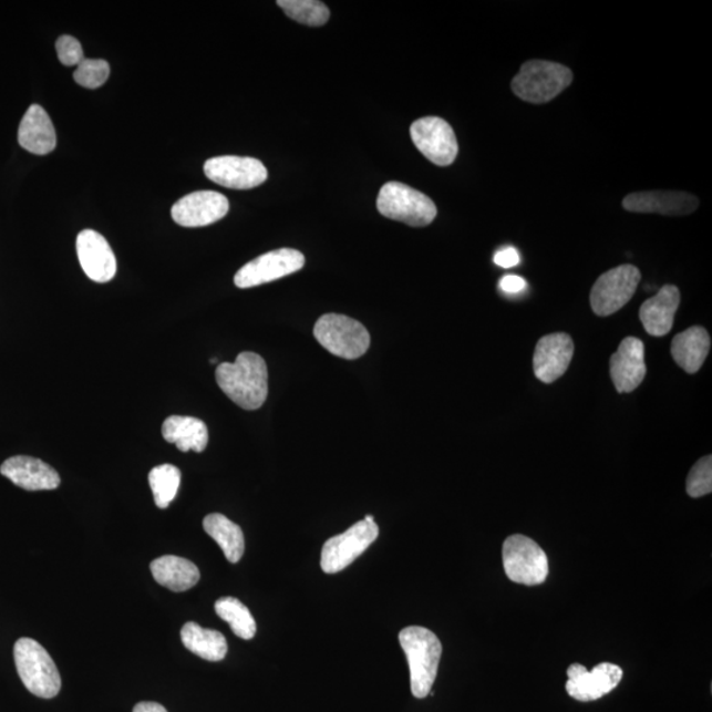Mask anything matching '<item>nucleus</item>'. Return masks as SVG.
<instances>
[{
    "label": "nucleus",
    "mask_w": 712,
    "mask_h": 712,
    "mask_svg": "<svg viewBox=\"0 0 712 712\" xmlns=\"http://www.w3.org/2000/svg\"><path fill=\"white\" fill-rule=\"evenodd\" d=\"M219 389L246 411H257L268 396V369L255 352H240L234 363H220L216 371Z\"/></svg>",
    "instance_id": "nucleus-1"
},
{
    "label": "nucleus",
    "mask_w": 712,
    "mask_h": 712,
    "mask_svg": "<svg viewBox=\"0 0 712 712\" xmlns=\"http://www.w3.org/2000/svg\"><path fill=\"white\" fill-rule=\"evenodd\" d=\"M399 641L410 665L412 694L424 700L432 693L437 679L441 641L431 629L417 626L404 628L399 634Z\"/></svg>",
    "instance_id": "nucleus-2"
},
{
    "label": "nucleus",
    "mask_w": 712,
    "mask_h": 712,
    "mask_svg": "<svg viewBox=\"0 0 712 712\" xmlns=\"http://www.w3.org/2000/svg\"><path fill=\"white\" fill-rule=\"evenodd\" d=\"M572 72L558 62L530 60L524 62L510 89L524 102L543 105L556 99L572 84Z\"/></svg>",
    "instance_id": "nucleus-3"
},
{
    "label": "nucleus",
    "mask_w": 712,
    "mask_h": 712,
    "mask_svg": "<svg viewBox=\"0 0 712 712\" xmlns=\"http://www.w3.org/2000/svg\"><path fill=\"white\" fill-rule=\"evenodd\" d=\"M13 659L20 680L33 695L51 700L61 690V677L45 648L29 638L19 639L13 647Z\"/></svg>",
    "instance_id": "nucleus-4"
},
{
    "label": "nucleus",
    "mask_w": 712,
    "mask_h": 712,
    "mask_svg": "<svg viewBox=\"0 0 712 712\" xmlns=\"http://www.w3.org/2000/svg\"><path fill=\"white\" fill-rule=\"evenodd\" d=\"M378 210L385 218L412 227H425L437 217V206L424 193L401 183H386L380 189Z\"/></svg>",
    "instance_id": "nucleus-5"
},
{
    "label": "nucleus",
    "mask_w": 712,
    "mask_h": 712,
    "mask_svg": "<svg viewBox=\"0 0 712 712\" xmlns=\"http://www.w3.org/2000/svg\"><path fill=\"white\" fill-rule=\"evenodd\" d=\"M314 338L330 354L349 359L361 358L370 349L371 337L361 322L342 314H324L317 321Z\"/></svg>",
    "instance_id": "nucleus-6"
},
{
    "label": "nucleus",
    "mask_w": 712,
    "mask_h": 712,
    "mask_svg": "<svg viewBox=\"0 0 712 712\" xmlns=\"http://www.w3.org/2000/svg\"><path fill=\"white\" fill-rule=\"evenodd\" d=\"M503 566L515 584L543 585L549 576V559L536 541L523 535H513L503 544Z\"/></svg>",
    "instance_id": "nucleus-7"
},
{
    "label": "nucleus",
    "mask_w": 712,
    "mask_h": 712,
    "mask_svg": "<svg viewBox=\"0 0 712 712\" xmlns=\"http://www.w3.org/2000/svg\"><path fill=\"white\" fill-rule=\"evenodd\" d=\"M640 281L639 268L632 265L619 266L601 275L590 293L594 313L608 317L619 312L631 301Z\"/></svg>",
    "instance_id": "nucleus-8"
},
{
    "label": "nucleus",
    "mask_w": 712,
    "mask_h": 712,
    "mask_svg": "<svg viewBox=\"0 0 712 712\" xmlns=\"http://www.w3.org/2000/svg\"><path fill=\"white\" fill-rule=\"evenodd\" d=\"M379 527L375 522H358L341 535L329 538L321 553V568L327 574H336L349 568L358 557L375 543Z\"/></svg>",
    "instance_id": "nucleus-9"
},
{
    "label": "nucleus",
    "mask_w": 712,
    "mask_h": 712,
    "mask_svg": "<svg viewBox=\"0 0 712 712\" xmlns=\"http://www.w3.org/2000/svg\"><path fill=\"white\" fill-rule=\"evenodd\" d=\"M411 136L421 154L438 167H448L458 156V141L454 130L438 116L421 117L414 122Z\"/></svg>",
    "instance_id": "nucleus-10"
},
{
    "label": "nucleus",
    "mask_w": 712,
    "mask_h": 712,
    "mask_svg": "<svg viewBox=\"0 0 712 712\" xmlns=\"http://www.w3.org/2000/svg\"><path fill=\"white\" fill-rule=\"evenodd\" d=\"M306 266V257L293 248H280L247 262L235 275V286L241 289L259 287L288 275L299 272Z\"/></svg>",
    "instance_id": "nucleus-11"
},
{
    "label": "nucleus",
    "mask_w": 712,
    "mask_h": 712,
    "mask_svg": "<svg viewBox=\"0 0 712 712\" xmlns=\"http://www.w3.org/2000/svg\"><path fill=\"white\" fill-rule=\"evenodd\" d=\"M205 175L225 188L247 190L266 183L268 172L254 157L218 156L205 163Z\"/></svg>",
    "instance_id": "nucleus-12"
},
{
    "label": "nucleus",
    "mask_w": 712,
    "mask_h": 712,
    "mask_svg": "<svg viewBox=\"0 0 712 712\" xmlns=\"http://www.w3.org/2000/svg\"><path fill=\"white\" fill-rule=\"evenodd\" d=\"M568 679L566 691L574 700L592 702L618 688L623 679V669L611 662H601L590 672L580 663H572L568 669Z\"/></svg>",
    "instance_id": "nucleus-13"
},
{
    "label": "nucleus",
    "mask_w": 712,
    "mask_h": 712,
    "mask_svg": "<svg viewBox=\"0 0 712 712\" xmlns=\"http://www.w3.org/2000/svg\"><path fill=\"white\" fill-rule=\"evenodd\" d=\"M228 209L230 204L224 195L200 190L177 200L172 207V218L183 227H204L218 223Z\"/></svg>",
    "instance_id": "nucleus-14"
},
{
    "label": "nucleus",
    "mask_w": 712,
    "mask_h": 712,
    "mask_svg": "<svg viewBox=\"0 0 712 712\" xmlns=\"http://www.w3.org/2000/svg\"><path fill=\"white\" fill-rule=\"evenodd\" d=\"M627 211L661 214L667 217H683L700 207V199L687 192L651 190L631 193L623 199Z\"/></svg>",
    "instance_id": "nucleus-15"
},
{
    "label": "nucleus",
    "mask_w": 712,
    "mask_h": 712,
    "mask_svg": "<svg viewBox=\"0 0 712 712\" xmlns=\"http://www.w3.org/2000/svg\"><path fill=\"white\" fill-rule=\"evenodd\" d=\"M611 379L619 393L638 390L647 375L646 348L639 338L627 337L611 357Z\"/></svg>",
    "instance_id": "nucleus-16"
},
{
    "label": "nucleus",
    "mask_w": 712,
    "mask_h": 712,
    "mask_svg": "<svg viewBox=\"0 0 712 712\" xmlns=\"http://www.w3.org/2000/svg\"><path fill=\"white\" fill-rule=\"evenodd\" d=\"M574 354L571 337L566 333L545 336L537 342L534 355V370L538 380L545 384L556 382L568 371Z\"/></svg>",
    "instance_id": "nucleus-17"
},
{
    "label": "nucleus",
    "mask_w": 712,
    "mask_h": 712,
    "mask_svg": "<svg viewBox=\"0 0 712 712\" xmlns=\"http://www.w3.org/2000/svg\"><path fill=\"white\" fill-rule=\"evenodd\" d=\"M78 255L90 280L109 282L116 274V258L109 241L100 233L84 230L78 237Z\"/></svg>",
    "instance_id": "nucleus-18"
},
{
    "label": "nucleus",
    "mask_w": 712,
    "mask_h": 712,
    "mask_svg": "<svg viewBox=\"0 0 712 712\" xmlns=\"http://www.w3.org/2000/svg\"><path fill=\"white\" fill-rule=\"evenodd\" d=\"M0 473L13 485L27 491L56 489L61 483L56 469L27 455H17L4 461Z\"/></svg>",
    "instance_id": "nucleus-19"
},
{
    "label": "nucleus",
    "mask_w": 712,
    "mask_h": 712,
    "mask_svg": "<svg viewBox=\"0 0 712 712\" xmlns=\"http://www.w3.org/2000/svg\"><path fill=\"white\" fill-rule=\"evenodd\" d=\"M19 144L33 155H48L56 148L58 137L50 115L40 105L27 110L18 133Z\"/></svg>",
    "instance_id": "nucleus-20"
},
{
    "label": "nucleus",
    "mask_w": 712,
    "mask_h": 712,
    "mask_svg": "<svg viewBox=\"0 0 712 712\" xmlns=\"http://www.w3.org/2000/svg\"><path fill=\"white\" fill-rule=\"evenodd\" d=\"M681 302L680 289L675 286H665L660 292L642 303L640 320L647 333L652 337L669 334L674 323L677 309Z\"/></svg>",
    "instance_id": "nucleus-21"
},
{
    "label": "nucleus",
    "mask_w": 712,
    "mask_h": 712,
    "mask_svg": "<svg viewBox=\"0 0 712 712\" xmlns=\"http://www.w3.org/2000/svg\"><path fill=\"white\" fill-rule=\"evenodd\" d=\"M711 348L708 330L693 327L677 334L672 342L674 362L688 373H696L706 361Z\"/></svg>",
    "instance_id": "nucleus-22"
},
{
    "label": "nucleus",
    "mask_w": 712,
    "mask_h": 712,
    "mask_svg": "<svg viewBox=\"0 0 712 712\" xmlns=\"http://www.w3.org/2000/svg\"><path fill=\"white\" fill-rule=\"evenodd\" d=\"M152 576L158 585L171 591L184 592L198 584L199 570L189 559L177 556H164L151 564Z\"/></svg>",
    "instance_id": "nucleus-23"
},
{
    "label": "nucleus",
    "mask_w": 712,
    "mask_h": 712,
    "mask_svg": "<svg viewBox=\"0 0 712 712\" xmlns=\"http://www.w3.org/2000/svg\"><path fill=\"white\" fill-rule=\"evenodd\" d=\"M163 437L184 453H203L209 444V431L204 421L196 417H168L163 424Z\"/></svg>",
    "instance_id": "nucleus-24"
},
{
    "label": "nucleus",
    "mask_w": 712,
    "mask_h": 712,
    "mask_svg": "<svg viewBox=\"0 0 712 712\" xmlns=\"http://www.w3.org/2000/svg\"><path fill=\"white\" fill-rule=\"evenodd\" d=\"M204 529L223 549L228 563L237 564L245 555V535L239 525L220 514L204 518Z\"/></svg>",
    "instance_id": "nucleus-25"
},
{
    "label": "nucleus",
    "mask_w": 712,
    "mask_h": 712,
    "mask_svg": "<svg viewBox=\"0 0 712 712\" xmlns=\"http://www.w3.org/2000/svg\"><path fill=\"white\" fill-rule=\"evenodd\" d=\"M182 640L188 651L206 661H223L227 654V641L223 633L203 628L193 621L183 627Z\"/></svg>",
    "instance_id": "nucleus-26"
},
{
    "label": "nucleus",
    "mask_w": 712,
    "mask_h": 712,
    "mask_svg": "<svg viewBox=\"0 0 712 712\" xmlns=\"http://www.w3.org/2000/svg\"><path fill=\"white\" fill-rule=\"evenodd\" d=\"M216 612L238 638L251 640L257 634V621L251 611L237 598L226 597L217 600Z\"/></svg>",
    "instance_id": "nucleus-27"
},
{
    "label": "nucleus",
    "mask_w": 712,
    "mask_h": 712,
    "mask_svg": "<svg viewBox=\"0 0 712 712\" xmlns=\"http://www.w3.org/2000/svg\"><path fill=\"white\" fill-rule=\"evenodd\" d=\"M148 481L156 506L165 509L175 501L182 483V472L173 465L157 466L151 469Z\"/></svg>",
    "instance_id": "nucleus-28"
},
{
    "label": "nucleus",
    "mask_w": 712,
    "mask_h": 712,
    "mask_svg": "<svg viewBox=\"0 0 712 712\" xmlns=\"http://www.w3.org/2000/svg\"><path fill=\"white\" fill-rule=\"evenodd\" d=\"M278 6L290 19L301 24L320 27L330 19L328 6L318 0H279Z\"/></svg>",
    "instance_id": "nucleus-29"
},
{
    "label": "nucleus",
    "mask_w": 712,
    "mask_h": 712,
    "mask_svg": "<svg viewBox=\"0 0 712 712\" xmlns=\"http://www.w3.org/2000/svg\"><path fill=\"white\" fill-rule=\"evenodd\" d=\"M109 75L110 65L107 61L85 59L75 69L73 78L82 87L99 89L105 84Z\"/></svg>",
    "instance_id": "nucleus-30"
},
{
    "label": "nucleus",
    "mask_w": 712,
    "mask_h": 712,
    "mask_svg": "<svg viewBox=\"0 0 712 712\" xmlns=\"http://www.w3.org/2000/svg\"><path fill=\"white\" fill-rule=\"evenodd\" d=\"M687 491L691 497H702L712 491V456H703L690 469Z\"/></svg>",
    "instance_id": "nucleus-31"
},
{
    "label": "nucleus",
    "mask_w": 712,
    "mask_h": 712,
    "mask_svg": "<svg viewBox=\"0 0 712 712\" xmlns=\"http://www.w3.org/2000/svg\"><path fill=\"white\" fill-rule=\"evenodd\" d=\"M56 51L61 64L65 66H79L85 60L80 41L68 34L56 41Z\"/></svg>",
    "instance_id": "nucleus-32"
},
{
    "label": "nucleus",
    "mask_w": 712,
    "mask_h": 712,
    "mask_svg": "<svg viewBox=\"0 0 712 712\" xmlns=\"http://www.w3.org/2000/svg\"><path fill=\"white\" fill-rule=\"evenodd\" d=\"M494 261L496 266L502 268H514L520 262V255H518L516 248L507 247L495 254Z\"/></svg>",
    "instance_id": "nucleus-33"
},
{
    "label": "nucleus",
    "mask_w": 712,
    "mask_h": 712,
    "mask_svg": "<svg viewBox=\"0 0 712 712\" xmlns=\"http://www.w3.org/2000/svg\"><path fill=\"white\" fill-rule=\"evenodd\" d=\"M525 288L527 282L520 276L507 275L501 280V289L509 295L520 293Z\"/></svg>",
    "instance_id": "nucleus-34"
},
{
    "label": "nucleus",
    "mask_w": 712,
    "mask_h": 712,
    "mask_svg": "<svg viewBox=\"0 0 712 712\" xmlns=\"http://www.w3.org/2000/svg\"><path fill=\"white\" fill-rule=\"evenodd\" d=\"M134 712H168L167 709L156 702H141L137 703Z\"/></svg>",
    "instance_id": "nucleus-35"
}]
</instances>
